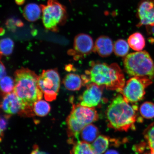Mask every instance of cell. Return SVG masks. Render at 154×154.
Here are the masks:
<instances>
[{
	"mask_svg": "<svg viewBox=\"0 0 154 154\" xmlns=\"http://www.w3.org/2000/svg\"><path fill=\"white\" fill-rule=\"evenodd\" d=\"M14 77L13 92L26 106L30 117L34 116V104L43 96L38 86V76L33 71L23 67L15 71Z\"/></svg>",
	"mask_w": 154,
	"mask_h": 154,
	"instance_id": "1",
	"label": "cell"
},
{
	"mask_svg": "<svg viewBox=\"0 0 154 154\" xmlns=\"http://www.w3.org/2000/svg\"><path fill=\"white\" fill-rule=\"evenodd\" d=\"M122 95L116 97L106 112L108 126L115 130L127 131L134 128L137 120L138 106L131 105Z\"/></svg>",
	"mask_w": 154,
	"mask_h": 154,
	"instance_id": "2",
	"label": "cell"
},
{
	"mask_svg": "<svg viewBox=\"0 0 154 154\" xmlns=\"http://www.w3.org/2000/svg\"><path fill=\"white\" fill-rule=\"evenodd\" d=\"M86 73L88 81L108 90L119 91L126 83L122 71L116 63H92Z\"/></svg>",
	"mask_w": 154,
	"mask_h": 154,
	"instance_id": "3",
	"label": "cell"
},
{
	"mask_svg": "<svg viewBox=\"0 0 154 154\" xmlns=\"http://www.w3.org/2000/svg\"><path fill=\"white\" fill-rule=\"evenodd\" d=\"M98 118L99 115L94 107L84 106L80 104L73 105L72 111L66 119L70 143H73L74 139L79 140V136L85 127L95 122Z\"/></svg>",
	"mask_w": 154,
	"mask_h": 154,
	"instance_id": "4",
	"label": "cell"
},
{
	"mask_svg": "<svg viewBox=\"0 0 154 154\" xmlns=\"http://www.w3.org/2000/svg\"><path fill=\"white\" fill-rule=\"evenodd\" d=\"M124 65L125 72L130 76L154 79L153 61L146 51L128 54L124 58Z\"/></svg>",
	"mask_w": 154,
	"mask_h": 154,
	"instance_id": "5",
	"label": "cell"
},
{
	"mask_svg": "<svg viewBox=\"0 0 154 154\" xmlns=\"http://www.w3.org/2000/svg\"><path fill=\"white\" fill-rule=\"evenodd\" d=\"M42 20L46 29L57 32L58 26L66 22L67 13L64 6L57 0H48L45 5H41Z\"/></svg>",
	"mask_w": 154,
	"mask_h": 154,
	"instance_id": "6",
	"label": "cell"
},
{
	"mask_svg": "<svg viewBox=\"0 0 154 154\" xmlns=\"http://www.w3.org/2000/svg\"><path fill=\"white\" fill-rule=\"evenodd\" d=\"M151 80L147 77H133L128 80L118 92L128 103H137L143 99L146 88L152 82Z\"/></svg>",
	"mask_w": 154,
	"mask_h": 154,
	"instance_id": "7",
	"label": "cell"
},
{
	"mask_svg": "<svg viewBox=\"0 0 154 154\" xmlns=\"http://www.w3.org/2000/svg\"><path fill=\"white\" fill-rule=\"evenodd\" d=\"M38 84L46 100L56 99L60 85V79L57 69L44 70L38 77Z\"/></svg>",
	"mask_w": 154,
	"mask_h": 154,
	"instance_id": "8",
	"label": "cell"
},
{
	"mask_svg": "<svg viewBox=\"0 0 154 154\" xmlns=\"http://www.w3.org/2000/svg\"><path fill=\"white\" fill-rule=\"evenodd\" d=\"M1 108L5 113L9 115L19 114L29 117L26 106L13 92L3 96Z\"/></svg>",
	"mask_w": 154,
	"mask_h": 154,
	"instance_id": "9",
	"label": "cell"
},
{
	"mask_svg": "<svg viewBox=\"0 0 154 154\" xmlns=\"http://www.w3.org/2000/svg\"><path fill=\"white\" fill-rule=\"evenodd\" d=\"M104 87L91 83L86 86V89L79 97L80 105L84 106L94 107L101 101Z\"/></svg>",
	"mask_w": 154,
	"mask_h": 154,
	"instance_id": "10",
	"label": "cell"
},
{
	"mask_svg": "<svg viewBox=\"0 0 154 154\" xmlns=\"http://www.w3.org/2000/svg\"><path fill=\"white\" fill-rule=\"evenodd\" d=\"M94 45L91 36L85 34H79L75 38L74 50L72 54L77 58L85 57L93 51Z\"/></svg>",
	"mask_w": 154,
	"mask_h": 154,
	"instance_id": "11",
	"label": "cell"
},
{
	"mask_svg": "<svg viewBox=\"0 0 154 154\" xmlns=\"http://www.w3.org/2000/svg\"><path fill=\"white\" fill-rule=\"evenodd\" d=\"M138 26H154V0H142L137 10Z\"/></svg>",
	"mask_w": 154,
	"mask_h": 154,
	"instance_id": "12",
	"label": "cell"
},
{
	"mask_svg": "<svg viewBox=\"0 0 154 154\" xmlns=\"http://www.w3.org/2000/svg\"><path fill=\"white\" fill-rule=\"evenodd\" d=\"M113 47L114 45L111 38L108 36H101L96 40L93 51L102 57H107L112 53Z\"/></svg>",
	"mask_w": 154,
	"mask_h": 154,
	"instance_id": "13",
	"label": "cell"
},
{
	"mask_svg": "<svg viewBox=\"0 0 154 154\" xmlns=\"http://www.w3.org/2000/svg\"><path fill=\"white\" fill-rule=\"evenodd\" d=\"M63 83L67 89L71 91H78L84 85L82 77L73 73L67 75L63 79Z\"/></svg>",
	"mask_w": 154,
	"mask_h": 154,
	"instance_id": "14",
	"label": "cell"
},
{
	"mask_svg": "<svg viewBox=\"0 0 154 154\" xmlns=\"http://www.w3.org/2000/svg\"><path fill=\"white\" fill-rule=\"evenodd\" d=\"M23 14L26 20L34 22L39 19L42 14L41 6L36 3H31L26 5L23 11Z\"/></svg>",
	"mask_w": 154,
	"mask_h": 154,
	"instance_id": "15",
	"label": "cell"
},
{
	"mask_svg": "<svg viewBox=\"0 0 154 154\" xmlns=\"http://www.w3.org/2000/svg\"><path fill=\"white\" fill-rule=\"evenodd\" d=\"M130 47L136 51H142L145 46V40L143 35L137 32L131 35L128 39Z\"/></svg>",
	"mask_w": 154,
	"mask_h": 154,
	"instance_id": "16",
	"label": "cell"
},
{
	"mask_svg": "<svg viewBox=\"0 0 154 154\" xmlns=\"http://www.w3.org/2000/svg\"><path fill=\"white\" fill-rule=\"evenodd\" d=\"M110 140L103 135L98 136L91 144L96 154H103L106 151Z\"/></svg>",
	"mask_w": 154,
	"mask_h": 154,
	"instance_id": "17",
	"label": "cell"
},
{
	"mask_svg": "<svg viewBox=\"0 0 154 154\" xmlns=\"http://www.w3.org/2000/svg\"><path fill=\"white\" fill-rule=\"evenodd\" d=\"M71 154H96L91 144L84 140H78L74 143Z\"/></svg>",
	"mask_w": 154,
	"mask_h": 154,
	"instance_id": "18",
	"label": "cell"
},
{
	"mask_svg": "<svg viewBox=\"0 0 154 154\" xmlns=\"http://www.w3.org/2000/svg\"><path fill=\"white\" fill-rule=\"evenodd\" d=\"M80 134L83 140L91 143L93 142L97 138L99 130L95 125L90 124L85 127Z\"/></svg>",
	"mask_w": 154,
	"mask_h": 154,
	"instance_id": "19",
	"label": "cell"
},
{
	"mask_svg": "<svg viewBox=\"0 0 154 154\" xmlns=\"http://www.w3.org/2000/svg\"><path fill=\"white\" fill-rule=\"evenodd\" d=\"M51 107L49 104L44 100H40L35 103L33 111L35 115L38 116H45L51 111Z\"/></svg>",
	"mask_w": 154,
	"mask_h": 154,
	"instance_id": "20",
	"label": "cell"
},
{
	"mask_svg": "<svg viewBox=\"0 0 154 154\" xmlns=\"http://www.w3.org/2000/svg\"><path fill=\"white\" fill-rule=\"evenodd\" d=\"M129 45L124 39L117 40L115 42L113 47V51L115 54L119 57H126L129 51Z\"/></svg>",
	"mask_w": 154,
	"mask_h": 154,
	"instance_id": "21",
	"label": "cell"
},
{
	"mask_svg": "<svg viewBox=\"0 0 154 154\" xmlns=\"http://www.w3.org/2000/svg\"><path fill=\"white\" fill-rule=\"evenodd\" d=\"M15 81L10 76H5L1 80V91L3 96L13 92Z\"/></svg>",
	"mask_w": 154,
	"mask_h": 154,
	"instance_id": "22",
	"label": "cell"
},
{
	"mask_svg": "<svg viewBox=\"0 0 154 154\" xmlns=\"http://www.w3.org/2000/svg\"><path fill=\"white\" fill-rule=\"evenodd\" d=\"M140 114L144 118L151 119L154 117V104L151 102H146L140 106Z\"/></svg>",
	"mask_w": 154,
	"mask_h": 154,
	"instance_id": "23",
	"label": "cell"
},
{
	"mask_svg": "<svg viewBox=\"0 0 154 154\" xmlns=\"http://www.w3.org/2000/svg\"><path fill=\"white\" fill-rule=\"evenodd\" d=\"M14 47V43L10 38H3L1 41V55L8 56L12 53Z\"/></svg>",
	"mask_w": 154,
	"mask_h": 154,
	"instance_id": "24",
	"label": "cell"
},
{
	"mask_svg": "<svg viewBox=\"0 0 154 154\" xmlns=\"http://www.w3.org/2000/svg\"><path fill=\"white\" fill-rule=\"evenodd\" d=\"M143 134L151 151L154 152V122L144 131Z\"/></svg>",
	"mask_w": 154,
	"mask_h": 154,
	"instance_id": "25",
	"label": "cell"
},
{
	"mask_svg": "<svg viewBox=\"0 0 154 154\" xmlns=\"http://www.w3.org/2000/svg\"><path fill=\"white\" fill-rule=\"evenodd\" d=\"M6 25L7 27L11 30H14L15 26L21 27L23 26V23L20 20H9L8 21Z\"/></svg>",
	"mask_w": 154,
	"mask_h": 154,
	"instance_id": "26",
	"label": "cell"
},
{
	"mask_svg": "<svg viewBox=\"0 0 154 154\" xmlns=\"http://www.w3.org/2000/svg\"><path fill=\"white\" fill-rule=\"evenodd\" d=\"M9 115L6 116H5L4 117H1V134L4 131L5 129L6 128L7 126V118L9 116Z\"/></svg>",
	"mask_w": 154,
	"mask_h": 154,
	"instance_id": "27",
	"label": "cell"
},
{
	"mask_svg": "<svg viewBox=\"0 0 154 154\" xmlns=\"http://www.w3.org/2000/svg\"><path fill=\"white\" fill-rule=\"evenodd\" d=\"M30 154H49L45 152L41 151L37 145L34 146L33 150Z\"/></svg>",
	"mask_w": 154,
	"mask_h": 154,
	"instance_id": "28",
	"label": "cell"
},
{
	"mask_svg": "<svg viewBox=\"0 0 154 154\" xmlns=\"http://www.w3.org/2000/svg\"><path fill=\"white\" fill-rule=\"evenodd\" d=\"M6 71L4 65L1 61V73H0V78L1 79L4 78L6 75Z\"/></svg>",
	"mask_w": 154,
	"mask_h": 154,
	"instance_id": "29",
	"label": "cell"
},
{
	"mask_svg": "<svg viewBox=\"0 0 154 154\" xmlns=\"http://www.w3.org/2000/svg\"><path fill=\"white\" fill-rule=\"evenodd\" d=\"M147 31L150 34H152L154 35V26H146Z\"/></svg>",
	"mask_w": 154,
	"mask_h": 154,
	"instance_id": "30",
	"label": "cell"
},
{
	"mask_svg": "<svg viewBox=\"0 0 154 154\" xmlns=\"http://www.w3.org/2000/svg\"><path fill=\"white\" fill-rule=\"evenodd\" d=\"M105 154H119V153L115 150H109L106 152Z\"/></svg>",
	"mask_w": 154,
	"mask_h": 154,
	"instance_id": "31",
	"label": "cell"
},
{
	"mask_svg": "<svg viewBox=\"0 0 154 154\" xmlns=\"http://www.w3.org/2000/svg\"><path fill=\"white\" fill-rule=\"evenodd\" d=\"M25 0H15V2L18 5H22L24 3Z\"/></svg>",
	"mask_w": 154,
	"mask_h": 154,
	"instance_id": "32",
	"label": "cell"
},
{
	"mask_svg": "<svg viewBox=\"0 0 154 154\" xmlns=\"http://www.w3.org/2000/svg\"><path fill=\"white\" fill-rule=\"evenodd\" d=\"M145 154H154V152L150 151V152L146 153Z\"/></svg>",
	"mask_w": 154,
	"mask_h": 154,
	"instance_id": "33",
	"label": "cell"
}]
</instances>
